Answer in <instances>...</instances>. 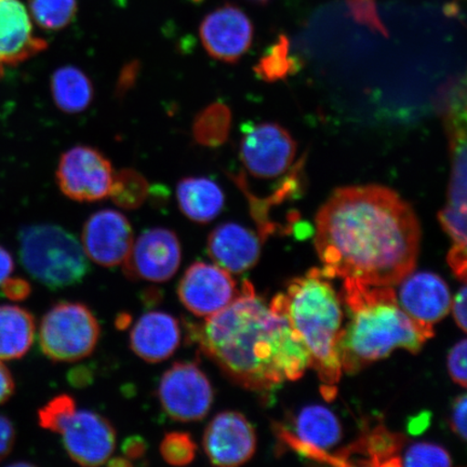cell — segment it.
<instances>
[{"label": "cell", "mask_w": 467, "mask_h": 467, "mask_svg": "<svg viewBox=\"0 0 467 467\" xmlns=\"http://www.w3.org/2000/svg\"><path fill=\"white\" fill-rule=\"evenodd\" d=\"M35 36L31 16L20 0H0V78L5 67H16L47 49Z\"/></svg>", "instance_id": "18"}, {"label": "cell", "mask_w": 467, "mask_h": 467, "mask_svg": "<svg viewBox=\"0 0 467 467\" xmlns=\"http://www.w3.org/2000/svg\"><path fill=\"white\" fill-rule=\"evenodd\" d=\"M68 379L74 387H86L88 383L91 382L92 378L86 368L78 367L69 372Z\"/></svg>", "instance_id": "41"}, {"label": "cell", "mask_w": 467, "mask_h": 467, "mask_svg": "<svg viewBox=\"0 0 467 467\" xmlns=\"http://www.w3.org/2000/svg\"><path fill=\"white\" fill-rule=\"evenodd\" d=\"M466 348L465 338L455 344L448 356V370L455 383L466 388Z\"/></svg>", "instance_id": "32"}, {"label": "cell", "mask_w": 467, "mask_h": 467, "mask_svg": "<svg viewBox=\"0 0 467 467\" xmlns=\"http://www.w3.org/2000/svg\"><path fill=\"white\" fill-rule=\"evenodd\" d=\"M200 36L210 57L221 62L235 63L249 50L254 26L241 9L226 5L204 17Z\"/></svg>", "instance_id": "17"}, {"label": "cell", "mask_w": 467, "mask_h": 467, "mask_svg": "<svg viewBox=\"0 0 467 467\" xmlns=\"http://www.w3.org/2000/svg\"><path fill=\"white\" fill-rule=\"evenodd\" d=\"M52 99L63 113L80 114L89 109L95 88L80 68L66 66L57 68L51 78Z\"/></svg>", "instance_id": "23"}, {"label": "cell", "mask_w": 467, "mask_h": 467, "mask_svg": "<svg viewBox=\"0 0 467 467\" xmlns=\"http://www.w3.org/2000/svg\"><path fill=\"white\" fill-rule=\"evenodd\" d=\"M440 221L453 241L452 248L466 250V213L448 206L440 213Z\"/></svg>", "instance_id": "31"}, {"label": "cell", "mask_w": 467, "mask_h": 467, "mask_svg": "<svg viewBox=\"0 0 467 467\" xmlns=\"http://www.w3.org/2000/svg\"><path fill=\"white\" fill-rule=\"evenodd\" d=\"M340 300L349 321L342 329L338 354L342 371L349 375L388 358L396 348L417 354L431 338L400 307L389 285L346 278Z\"/></svg>", "instance_id": "3"}, {"label": "cell", "mask_w": 467, "mask_h": 467, "mask_svg": "<svg viewBox=\"0 0 467 467\" xmlns=\"http://www.w3.org/2000/svg\"><path fill=\"white\" fill-rule=\"evenodd\" d=\"M149 195V182L134 169H122L114 174L109 197L121 209L136 210L142 206Z\"/></svg>", "instance_id": "25"}, {"label": "cell", "mask_w": 467, "mask_h": 467, "mask_svg": "<svg viewBox=\"0 0 467 467\" xmlns=\"http://www.w3.org/2000/svg\"><path fill=\"white\" fill-rule=\"evenodd\" d=\"M451 455L435 443L419 442L409 447L404 457L400 458V466H451Z\"/></svg>", "instance_id": "29"}, {"label": "cell", "mask_w": 467, "mask_h": 467, "mask_svg": "<svg viewBox=\"0 0 467 467\" xmlns=\"http://www.w3.org/2000/svg\"><path fill=\"white\" fill-rule=\"evenodd\" d=\"M114 169L107 156L87 145H78L61 156L56 178L69 200L96 202L109 197Z\"/></svg>", "instance_id": "7"}, {"label": "cell", "mask_w": 467, "mask_h": 467, "mask_svg": "<svg viewBox=\"0 0 467 467\" xmlns=\"http://www.w3.org/2000/svg\"><path fill=\"white\" fill-rule=\"evenodd\" d=\"M19 244L21 263L26 272L52 290L80 284L90 271L83 244L61 226L23 227Z\"/></svg>", "instance_id": "5"}, {"label": "cell", "mask_w": 467, "mask_h": 467, "mask_svg": "<svg viewBox=\"0 0 467 467\" xmlns=\"http://www.w3.org/2000/svg\"><path fill=\"white\" fill-rule=\"evenodd\" d=\"M140 63L139 61H132L127 63L124 67L121 68L119 80H117L115 96L119 98L125 97L136 85L139 78Z\"/></svg>", "instance_id": "34"}, {"label": "cell", "mask_w": 467, "mask_h": 467, "mask_svg": "<svg viewBox=\"0 0 467 467\" xmlns=\"http://www.w3.org/2000/svg\"><path fill=\"white\" fill-rule=\"evenodd\" d=\"M207 250L215 265L231 274H243L258 263L261 241L247 227L230 222L210 233Z\"/></svg>", "instance_id": "19"}, {"label": "cell", "mask_w": 467, "mask_h": 467, "mask_svg": "<svg viewBox=\"0 0 467 467\" xmlns=\"http://www.w3.org/2000/svg\"><path fill=\"white\" fill-rule=\"evenodd\" d=\"M131 323V317L130 315L121 314L119 318L116 319V326L119 327V329H125Z\"/></svg>", "instance_id": "42"}, {"label": "cell", "mask_w": 467, "mask_h": 467, "mask_svg": "<svg viewBox=\"0 0 467 467\" xmlns=\"http://www.w3.org/2000/svg\"><path fill=\"white\" fill-rule=\"evenodd\" d=\"M15 270V261L9 251L0 246V285Z\"/></svg>", "instance_id": "40"}, {"label": "cell", "mask_w": 467, "mask_h": 467, "mask_svg": "<svg viewBox=\"0 0 467 467\" xmlns=\"http://www.w3.org/2000/svg\"><path fill=\"white\" fill-rule=\"evenodd\" d=\"M255 2H259V3H266L267 0H255Z\"/></svg>", "instance_id": "44"}, {"label": "cell", "mask_w": 467, "mask_h": 467, "mask_svg": "<svg viewBox=\"0 0 467 467\" xmlns=\"http://www.w3.org/2000/svg\"><path fill=\"white\" fill-rule=\"evenodd\" d=\"M182 305L198 317L222 311L237 296V285L231 273L217 265L195 262L178 285Z\"/></svg>", "instance_id": "12"}, {"label": "cell", "mask_w": 467, "mask_h": 467, "mask_svg": "<svg viewBox=\"0 0 467 467\" xmlns=\"http://www.w3.org/2000/svg\"><path fill=\"white\" fill-rule=\"evenodd\" d=\"M466 285L463 283L462 288L460 289L457 296L451 302V307L454 320L461 330L466 331Z\"/></svg>", "instance_id": "37"}, {"label": "cell", "mask_w": 467, "mask_h": 467, "mask_svg": "<svg viewBox=\"0 0 467 467\" xmlns=\"http://www.w3.org/2000/svg\"><path fill=\"white\" fill-rule=\"evenodd\" d=\"M100 331L95 315L86 306L61 302L47 312L40 324V348L57 363H74L91 355Z\"/></svg>", "instance_id": "6"}, {"label": "cell", "mask_w": 467, "mask_h": 467, "mask_svg": "<svg viewBox=\"0 0 467 467\" xmlns=\"http://www.w3.org/2000/svg\"><path fill=\"white\" fill-rule=\"evenodd\" d=\"M420 241L416 213L383 186L338 189L317 217L315 247L329 279L394 287L416 268Z\"/></svg>", "instance_id": "1"}, {"label": "cell", "mask_w": 467, "mask_h": 467, "mask_svg": "<svg viewBox=\"0 0 467 467\" xmlns=\"http://www.w3.org/2000/svg\"><path fill=\"white\" fill-rule=\"evenodd\" d=\"M0 287H2L3 296L13 302L25 301L32 294L31 285L27 280L20 277H9Z\"/></svg>", "instance_id": "33"}, {"label": "cell", "mask_w": 467, "mask_h": 467, "mask_svg": "<svg viewBox=\"0 0 467 467\" xmlns=\"http://www.w3.org/2000/svg\"><path fill=\"white\" fill-rule=\"evenodd\" d=\"M16 384L10 370L0 361V405L7 402L13 397Z\"/></svg>", "instance_id": "39"}, {"label": "cell", "mask_w": 467, "mask_h": 467, "mask_svg": "<svg viewBox=\"0 0 467 467\" xmlns=\"http://www.w3.org/2000/svg\"><path fill=\"white\" fill-rule=\"evenodd\" d=\"M109 465L113 466H130L132 465V462L130 460H128L127 458H116L109 461Z\"/></svg>", "instance_id": "43"}, {"label": "cell", "mask_w": 467, "mask_h": 467, "mask_svg": "<svg viewBox=\"0 0 467 467\" xmlns=\"http://www.w3.org/2000/svg\"><path fill=\"white\" fill-rule=\"evenodd\" d=\"M58 434L69 457L83 466L107 463L116 448L114 426L90 410H76L62 423Z\"/></svg>", "instance_id": "11"}, {"label": "cell", "mask_w": 467, "mask_h": 467, "mask_svg": "<svg viewBox=\"0 0 467 467\" xmlns=\"http://www.w3.org/2000/svg\"><path fill=\"white\" fill-rule=\"evenodd\" d=\"M400 285L397 301L400 307L433 337L434 325L445 318L451 307V290L445 280L434 273H411Z\"/></svg>", "instance_id": "16"}, {"label": "cell", "mask_w": 467, "mask_h": 467, "mask_svg": "<svg viewBox=\"0 0 467 467\" xmlns=\"http://www.w3.org/2000/svg\"><path fill=\"white\" fill-rule=\"evenodd\" d=\"M29 9L35 22L49 31L71 25L78 10L76 0H29Z\"/></svg>", "instance_id": "26"}, {"label": "cell", "mask_w": 467, "mask_h": 467, "mask_svg": "<svg viewBox=\"0 0 467 467\" xmlns=\"http://www.w3.org/2000/svg\"><path fill=\"white\" fill-rule=\"evenodd\" d=\"M182 248L177 234L155 227L144 231L133 242L130 255L122 265L126 275L131 279H144L163 283L178 272Z\"/></svg>", "instance_id": "10"}, {"label": "cell", "mask_w": 467, "mask_h": 467, "mask_svg": "<svg viewBox=\"0 0 467 467\" xmlns=\"http://www.w3.org/2000/svg\"><path fill=\"white\" fill-rule=\"evenodd\" d=\"M196 443L192 436L184 431L168 433L161 443V454L168 464L173 466L189 465L195 459Z\"/></svg>", "instance_id": "28"}, {"label": "cell", "mask_w": 467, "mask_h": 467, "mask_svg": "<svg viewBox=\"0 0 467 467\" xmlns=\"http://www.w3.org/2000/svg\"><path fill=\"white\" fill-rule=\"evenodd\" d=\"M16 442V429L7 417L0 414V461L13 451Z\"/></svg>", "instance_id": "36"}, {"label": "cell", "mask_w": 467, "mask_h": 467, "mask_svg": "<svg viewBox=\"0 0 467 467\" xmlns=\"http://www.w3.org/2000/svg\"><path fill=\"white\" fill-rule=\"evenodd\" d=\"M146 451H148V445H146L143 438L140 436L127 438L122 443V452H124L125 458L130 460L131 462L134 460L143 458Z\"/></svg>", "instance_id": "38"}, {"label": "cell", "mask_w": 467, "mask_h": 467, "mask_svg": "<svg viewBox=\"0 0 467 467\" xmlns=\"http://www.w3.org/2000/svg\"><path fill=\"white\" fill-rule=\"evenodd\" d=\"M75 411L76 404L72 396H57L48 404L40 409L38 411V423L43 429L58 434L62 423Z\"/></svg>", "instance_id": "30"}, {"label": "cell", "mask_w": 467, "mask_h": 467, "mask_svg": "<svg viewBox=\"0 0 467 467\" xmlns=\"http://www.w3.org/2000/svg\"><path fill=\"white\" fill-rule=\"evenodd\" d=\"M181 342L178 320L167 313L150 312L134 325L130 347L140 358L156 364L166 360L177 350Z\"/></svg>", "instance_id": "20"}, {"label": "cell", "mask_w": 467, "mask_h": 467, "mask_svg": "<svg viewBox=\"0 0 467 467\" xmlns=\"http://www.w3.org/2000/svg\"><path fill=\"white\" fill-rule=\"evenodd\" d=\"M188 337L234 383L255 392L296 381L312 366L278 295L268 306L248 280L229 306L189 325Z\"/></svg>", "instance_id": "2"}, {"label": "cell", "mask_w": 467, "mask_h": 467, "mask_svg": "<svg viewBox=\"0 0 467 467\" xmlns=\"http://www.w3.org/2000/svg\"><path fill=\"white\" fill-rule=\"evenodd\" d=\"M296 150L295 140L277 124L263 122L244 130L241 159L254 177L276 178L287 171L294 162Z\"/></svg>", "instance_id": "9"}, {"label": "cell", "mask_w": 467, "mask_h": 467, "mask_svg": "<svg viewBox=\"0 0 467 467\" xmlns=\"http://www.w3.org/2000/svg\"><path fill=\"white\" fill-rule=\"evenodd\" d=\"M278 296L292 328L311 356V367L323 383L321 394L327 400H334L343 373L338 354L343 329L340 296L318 268L292 280L287 292Z\"/></svg>", "instance_id": "4"}, {"label": "cell", "mask_w": 467, "mask_h": 467, "mask_svg": "<svg viewBox=\"0 0 467 467\" xmlns=\"http://www.w3.org/2000/svg\"><path fill=\"white\" fill-rule=\"evenodd\" d=\"M36 332L35 319L27 309L0 306V360L22 358L32 348Z\"/></svg>", "instance_id": "22"}, {"label": "cell", "mask_w": 467, "mask_h": 467, "mask_svg": "<svg viewBox=\"0 0 467 467\" xmlns=\"http://www.w3.org/2000/svg\"><path fill=\"white\" fill-rule=\"evenodd\" d=\"M280 441L303 457L332 464L330 449L342 440V428L336 414L319 405L307 406L296 414L294 431L277 425Z\"/></svg>", "instance_id": "13"}, {"label": "cell", "mask_w": 467, "mask_h": 467, "mask_svg": "<svg viewBox=\"0 0 467 467\" xmlns=\"http://www.w3.org/2000/svg\"><path fill=\"white\" fill-rule=\"evenodd\" d=\"M81 244L88 258L104 267L122 265L130 255L133 231L130 220L116 210L104 209L86 221Z\"/></svg>", "instance_id": "15"}, {"label": "cell", "mask_w": 467, "mask_h": 467, "mask_svg": "<svg viewBox=\"0 0 467 467\" xmlns=\"http://www.w3.org/2000/svg\"><path fill=\"white\" fill-rule=\"evenodd\" d=\"M202 446L213 464L239 466L254 457L256 449L255 431L244 414L236 411L221 412L204 430Z\"/></svg>", "instance_id": "14"}, {"label": "cell", "mask_w": 467, "mask_h": 467, "mask_svg": "<svg viewBox=\"0 0 467 467\" xmlns=\"http://www.w3.org/2000/svg\"><path fill=\"white\" fill-rule=\"evenodd\" d=\"M231 112L224 104L215 103L202 110L192 124L195 141L208 148L223 143L230 131Z\"/></svg>", "instance_id": "24"}, {"label": "cell", "mask_w": 467, "mask_h": 467, "mask_svg": "<svg viewBox=\"0 0 467 467\" xmlns=\"http://www.w3.org/2000/svg\"><path fill=\"white\" fill-rule=\"evenodd\" d=\"M177 201L186 218L198 224H207L223 210L225 196L214 181L188 177L178 183Z\"/></svg>", "instance_id": "21"}, {"label": "cell", "mask_w": 467, "mask_h": 467, "mask_svg": "<svg viewBox=\"0 0 467 467\" xmlns=\"http://www.w3.org/2000/svg\"><path fill=\"white\" fill-rule=\"evenodd\" d=\"M466 395H461L455 400L452 406L451 425L454 433L461 437L463 441H466Z\"/></svg>", "instance_id": "35"}, {"label": "cell", "mask_w": 467, "mask_h": 467, "mask_svg": "<svg viewBox=\"0 0 467 467\" xmlns=\"http://www.w3.org/2000/svg\"><path fill=\"white\" fill-rule=\"evenodd\" d=\"M289 42L282 36L268 54L262 58L255 67L259 78L267 81L282 79L295 67L294 61L288 58Z\"/></svg>", "instance_id": "27"}, {"label": "cell", "mask_w": 467, "mask_h": 467, "mask_svg": "<svg viewBox=\"0 0 467 467\" xmlns=\"http://www.w3.org/2000/svg\"><path fill=\"white\" fill-rule=\"evenodd\" d=\"M159 399L169 417L180 422L200 421L212 409V383L195 364L179 361L161 377Z\"/></svg>", "instance_id": "8"}]
</instances>
